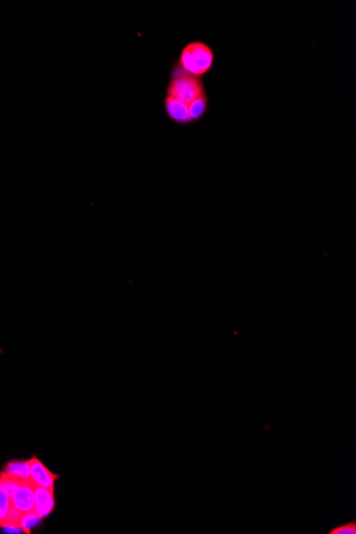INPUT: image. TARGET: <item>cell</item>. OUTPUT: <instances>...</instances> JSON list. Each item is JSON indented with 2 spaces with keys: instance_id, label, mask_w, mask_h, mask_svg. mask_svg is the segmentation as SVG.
<instances>
[{
  "instance_id": "obj_1",
  "label": "cell",
  "mask_w": 356,
  "mask_h": 534,
  "mask_svg": "<svg viewBox=\"0 0 356 534\" xmlns=\"http://www.w3.org/2000/svg\"><path fill=\"white\" fill-rule=\"evenodd\" d=\"M163 105L165 116L174 125L190 127L200 123L210 108L205 79L185 73L172 62Z\"/></svg>"
},
{
  "instance_id": "obj_2",
  "label": "cell",
  "mask_w": 356,
  "mask_h": 534,
  "mask_svg": "<svg viewBox=\"0 0 356 534\" xmlns=\"http://www.w3.org/2000/svg\"><path fill=\"white\" fill-rule=\"evenodd\" d=\"M173 63L185 73L204 79L215 67L216 52L205 41H189Z\"/></svg>"
},
{
  "instance_id": "obj_3",
  "label": "cell",
  "mask_w": 356,
  "mask_h": 534,
  "mask_svg": "<svg viewBox=\"0 0 356 534\" xmlns=\"http://www.w3.org/2000/svg\"><path fill=\"white\" fill-rule=\"evenodd\" d=\"M34 489L32 480L23 481L11 498L12 506L24 514L34 511Z\"/></svg>"
},
{
  "instance_id": "obj_4",
  "label": "cell",
  "mask_w": 356,
  "mask_h": 534,
  "mask_svg": "<svg viewBox=\"0 0 356 534\" xmlns=\"http://www.w3.org/2000/svg\"><path fill=\"white\" fill-rule=\"evenodd\" d=\"M31 480L38 487L54 489V482L59 479V475H54L36 456L30 459Z\"/></svg>"
},
{
  "instance_id": "obj_5",
  "label": "cell",
  "mask_w": 356,
  "mask_h": 534,
  "mask_svg": "<svg viewBox=\"0 0 356 534\" xmlns=\"http://www.w3.org/2000/svg\"><path fill=\"white\" fill-rule=\"evenodd\" d=\"M56 506L54 489L36 485L34 489V511L42 518L48 517L54 512Z\"/></svg>"
},
{
  "instance_id": "obj_6",
  "label": "cell",
  "mask_w": 356,
  "mask_h": 534,
  "mask_svg": "<svg viewBox=\"0 0 356 534\" xmlns=\"http://www.w3.org/2000/svg\"><path fill=\"white\" fill-rule=\"evenodd\" d=\"M1 473L17 478L19 480H31L30 460L28 461H11L6 464Z\"/></svg>"
},
{
  "instance_id": "obj_7",
  "label": "cell",
  "mask_w": 356,
  "mask_h": 534,
  "mask_svg": "<svg viewBox=\"0 0 356 534\" xmlns=\"http://www.w3.org/2000/svg\"><path fill=\"white\" fill-rule=\"evenodd\" d=\"M42 520L43 518L36 513V511H32V512H28V513H25L23 515L19 526H21V529H23L25 533H31L32 529L38 527L41 522H42Z\"/></svg>"
},
{
  "instance_id": "obj_8",
  "label": "cell",
  "mask_w": 356,
  "mask_h": 534,
  "mask_svg": "<svg viewBox=\"0 0 356 534\" xmlns=\"http://www.w3.org/2000/svg\"><path fill=\"white\" fill-rule=\"evenodd\" d=\"M11 509V499L8 496L6 489L0 485V526L3 525Z\"/></svg>"
},
{
  "instance_id": "obj_9",
  "label": "cell",
  "mask_w": 356,
  "mask_h": 534,
  "mask_svg": "<svg viewBox=\"0 0 356 534\" xmlns=\"http://www.w3.org/2000/svg\"><path fill=\"white\" fill-rule=\"evenodd\" d=\"M328 534H356V522H351L344 524V525L338 526L333 528L328 532Z\"/></svg>"
},
{
  "instance_id": "obj_10",
  "label": "cell",
  "mask_w": 356,
  "mask_h": 534,
  "mask_svg": "<svg viewBox=\"0 0 356 534\" xmlns=\"http://www.w3.org/2000/svg\"><path fill=\"white\" fill-rule=\"evenodd\" d=\"M1 353H3V350H1V348H0V354H1Z\"/></svg>"
}]
</instances>
